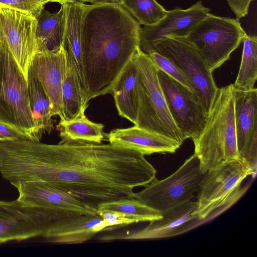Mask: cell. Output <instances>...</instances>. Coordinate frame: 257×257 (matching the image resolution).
Segmentation results:
<instances>
[{
    "label": "cell",
    "instance_id": "1",
    "mask_svg": "<svg viewBox=\"0 0 257 257\" xmlns=\"http://www.w3.org/2000/svg\"><path fill=\"white\" fill-rule=\"evenodd\" d=\"M0 173L13 186L45 182L97 209L133 197L135 188L156 178L157 171L139 152L110 143L11 140L0 141Z\"/></svg>",
    "mask_w": 257,
    "mask_h": 257
},
{
    "label": "cell",
    "instance_id": "2",
    "mask_svg": "<svg viewBox=\"0 0 257 257\" xmlns=\"http://www.w3.org/2000/svg\"><path fill=\"white\" fill-rule=\"evenodd\" d=\"M140 24L120 4L87 5L81 23L87 98L110 93L119 75L140 48Z\"/></svg>",
    "mask_w": 257,
    "mask_h": 257
},
{
    "label": "cell",
    "instance_id": "3",
    "mask_svg": "<svg viewBox=\"0 0 257 257\" xmlns=\"http://www.w3.org/2000/svg\"><path fill=\"white\" fill-rule=\"evenodd\" d=\"M192 140L194 154L203 173L223 163L240 158L236 144L232 84L218 88L203 128Z\"/></svg>",
    "mask_w": 257,
    "mask_h": 257
},
{
    "label": "cell",
    "instance_id": "4",
    "mask_svg": "<svg viewBox=\"0 0 257 257\" xmlns=\"http://www.w3.org/2000/svg\"><path fill=\"white\" fill-rule=\"evenodd\" d=\"M133 58L138 72L140 96L135 125L170 137L182 145L184 140L168 107L159 80V68L140 48Z\"/></svg>",
    "mask_w": 257,
    "mask_h": 257
},
{
    "label": "cell",
    "instance_id": "5",
    "mask_svg": "<svg viewBox=\"0 0 257 257\" xmlns=\"http://www.w3.org/2000/svg\"><path fill=\"white\" fill-rule=\"evenodd\" d=\"M254 170L241 158L223 163L205 173L197 192L196 213L205 222L230 208L243 195L244 179Z\"/></svg>",
    "mask_w": 257,
    "mask_h": 257
},
{
    "label": "cell",
    "instance_id": "6",
    "mask_svg": "<svg viewBox=\"0 0 257 257\" xmlns=\"http://www.w3.org/2000/svg\"><path fill=\"white\" fill-rule=\"evenodd\" d=\"M0 121L27 132L39 142L34 121L27 80L11 54L0 46Z\"/></svg>",
    "mask_w": 257,
    "mask_h": 257
},
{
    "label": "cell",
    "instance_id": "7",
    "mask_svg": "<svg viewBox=\"0 0 257 257\" xmlns=\"http://www.w3.org/2000/svg\"><path fill=\"white\" fill-rule=\"evenodd\" d=\"M239 20L208 13L185 38L213 72L228 60L246 35Z\"/></svg>",
    "mask_w": 257,
    "mask_h": 257
},
{
    "label": "cell",
    "instance_id": "8",
    "mask_svg": "<svg viewBox=\"0 0 257 257\" xmlns=\"http://www.w3.org/2000/svg\"><path fill=\"white\" fill-rule=\"evenodd\" d=\"M206 173L193 154L168 177L155 178L133 197L162 213L192 200L200 188Z\"/></svg>",
    "mask_w": 257,
    "mask_h": 257
},
{
    "label": "cell",
    "instance_id": "9",
    "mask_svg": "<svg viewBox=\"0 0 257 257\" xmlns=\"http://www.w3.org/2000/svg\"><path fill=\"white\" fill-rule=\"evenodd\" d=\"M185 74L208 112L218 87L206 62L196 48L185 38H166L154 46Z\"/></svg>",
    "mask_w": 257,
    "mask_h": 257
},
{
    "label": "cell",
    "instance_id": "10",
    "mask_svg": "<svg viewBox=\"0 0 257 257\" xmlns=\"http://www.w3.org/2000/svg\"><path fill=\"white\" fill-rule=\"evenodd\" d=\"M63 218L57 212L27 206L18 199L0 200V245L44 237L51 226Z\"/></svg>",
    "mask_w": 257,
    "mask_h": 257
},
{
    "label": "cell",
    "instance_id": "11",
    "mask_svg": "<svg viewBox=\"0 0 257 257\" xmlns=\"http://www.w3.org/2000/svg\"><path fill=\"white\" fill-rule=\"evenodd\" d=\"M37 20L0 5V46L12 55L26 79L37 53Z\"/></svg>",
    "mask_w": 257,
    "mask_h": 257
},
{
    "label": "cell",
    "instance_id": "12",
    "mask_svg": "<svg viewBox=\"0 0 257 257\" xmlns=\"http://www.w3.org/2000/svg\"><path fill=\"white\" fill-rule=\"evenodd\" d=\"M158 75L170 113L184 141L195 138L203 128L207 115L200 99L159 69Z\"/></svg>",
    "mask_w": 257,
    "mask_h": 257
},
{
    "label": "cell",
    "instance_id": "13",
    "mask_svg": "<svg viewBox=\"0 0 257 257\" xmlns=\"http://www.w3.org/2000/svg\"><path fill=\"white\" fill-rule=\"evenodd\" d=\"M209 11L199 1L188 9L177 7L168 11L157 24L141 28L140 49L149 54L157 42L166 38L186 37Z\"/></svg>",
    "mask_w": 257,
    "mask_h": 257
},
{
    "label": "cell",
    "instance_id": "14",
    "mask_svg": "<svg viewBox=\"0 0 257 257\" xmlns=\"http://www.w3.org/2000/svg\"><path fill=\"white\" fill-rule=\"evenodd\" d=\"M14 186L18 191L17 199L27 206L54 211L65 217L97 214L96 208L45 182H26Z\"/></svg>",
    "mask_w": 257,
    "mask_h": 257
},
{
    "label": "cell",
    "instance_id": "15",
    "mask_svg": "<svg viewBox=\"0 0 257 257\" xmlns=\"http://www.w3.org/2000/svg\"><path fill=\"white\" fill-rule=\"evenodd\" d=\"M236 144L239 157L255 171L257 160V89L233 88Z\"/></svg>",
    "mask_w": 257,
    "mask_h": 257
},
{
    "label": "cell",
    "instance_id": "16",
    "mask_svg": "<svg viewBox=\"0 0 257 257\" xmlns=\"http://www.w3.org/2000/svg\"><path fill=\"white\" fill-rule=\"evenodd\" d=\"M196 209V201L191 200L162 212L161 218L150 221L142 230L125 235L105 236L101 239H152L174 237L203 223L199 219Z\"/></svg>",
    "mask_w": 257,
    "mask_h": 257
},
{
    "label": "cell",
    "instance_id": "17",
    "mask_svg": "<svg viewBox=\"0 0 257 257\" xmlns=\"http://www.w3.org/2000/svg\"><path fill=\"white\" fill-rule=\"evenodd\" d=\"M67 67V57L62 47L56 52L36 54L29 69V72L39 81L49 98L52 116L61 114L62 87Z\"/></svg>",
    "mask_w": 257,
    "mask_h": 257
},
{
    "label": "cell",
    "instance_id": "18",
    "mask_svg": "<svg viewBox=\"0 0 257 257\" xmlns=\"http://www.w3.org/2000/svg\"><path fill=\"white\" fill-rule=\"evenodd\" d=\"M106 136L110 144L137 151L145 156L155 153L173 154L181 146L174 139L136 125L114 129Z\"/></svg>",
    "mask_w": 257,
    "mask_h": 257
},
{
    "label": "cell",
    "instance_id": "19",
    "mask_svg": "<svg viewBox=\"0 0 257 257\" xmlns=\"http://www.w3.org/2000/svg\"><path fill=\"white\" fill-rule=\"evenodd\" d=\"M86 6L75 0L66 4V25L62 48L68 61L75 69L84 101L88 104L84 76L81 40L82 19Z\"/></svg>",
    "mask_w": 257,
    "mask_h": 257
},
{
    "label": "cell",
    "instance_id": "20",
    "mask_svg": "<svg viewBox=\"0 0 257 257\" xmlns=\"http://www.w3.org/2000/svg\"><path fill=\"white\" fill-rule=\"evenodd\" d=\"M102 218L98 214L64 217L56 221L44 238L58 243H78L91 239L103 230Z\"/></svg>",
    "mask_w": 257,
    "mask_h": 257
},
{
    "label": "cell",
    "instance_id": "21",
    "mask_svg": "<svg viewBox=\"0 0 257 257\" xmlns=\"http://www.w3.org/2000/svg\"><path fill=\"white\" fill-rule=\"evenodd\" d=\"M110 93L118 114L136 124L140 103L139 84L138 69L133 58L119 75Z\"/></svg>",
    "mask_w": 257,
    "mask_h": 257
},
{
    "label": "cell",
    "instance_id": "22",
    "mask_svg": "<svg viewBox=\"0 0 257 257\" xmlns=\"http://www.w3.org/2000/svg\"><path fill=\"white\" fill-rule=\"evenodd\" d=\"M66 18V4L60 10L50 13L45 8L37 20L36 54L53 53L62 47Z\"/></svg>",
    "mask_w": 257,
    "mask_h": 257
},
{
    "label": "cell",
    "instance_id": "23",
    "mask_svg": "<svg viewBox=\"0 0 257 257\" xmlns=\"http://www.w3.org/2000/svg\"><path fill=\"white\" fill-rule=\"evenodd\" d=\"M104 125L90 120L85 113L71 120L60 119L57 125L61 142L83 141L100 144L106 134Z\"/></svg>",
    "mask_w": 257,
    "mask_h": 257
},
{
    "label": "cell",
    "instance_id": "24",
    "mask_svg": "<svg viewBox=\"0 0 257 257\" xmlns=\"http://www.w3.org/2000/svg\"><path fill=\"white\" fill-rule=\"evenodd\" d=\"M30 105L37 131L50 134L53 128L49 98L39 81L29 72L28 79Z\"/></svg>",
    "mask_w": 257,
    "mask_h": 257
},
{
    "label": "cell",
    "instance_id": "25",
    "mask_svg": "<svg viewBox=\"0 0 257 257\" xmlns=\"http://www.w3.org/2000/svg\"><path fill=\"white\" fill-rule=\"evenodd\" d=\"M86 104L75 69L67 60L66 75L62 87L61 119L71 120L85 113Z\"/></svg>",
    "mask_w": 257,
    "mask_h": 257
},
{
    "label": "cell",
    "instance_id": "26",
    "mask_svg": "<svg viewBox=\"0 0 257 257\" xmlns=\"http://www.w3.org/2000/svg\"><path fill=\"white\" fill-rule=\"evenodd\" d=\"M111 210L133 220L134 223L152 221L162 217V213L134 197L120 198L99 204L97 212Z\"/></svg>",
    "mask_w": 257,
    "mask_h": 257
},
{
    "label": "cell",
    "instance_id": "27",
    "mask_svg": "<svg viewBox=\"0 0 257 257\" xmlns=\"http://www.w3.org/2000/svg\"><path fill=\"white\" fill-rule=\"evenodd\" d=\"M243 49L234 89L248 90L254 88L257 80V37L246 35L243 40Z\"/></svg>",
    "mask_w": 257,
    "mask_h": 257
},
{
    "label": "cell",
    "instance_id": "28",
    "mask_svg": "<svg viewBox=\"0 0 257 257\" xmlns=\"http://www.w3.org/2000/svg\"><path fill=\"white\" fill-rule=\"evenodd\" d=\"M119 4L144 26L157 24L168 12L156 0H120Z\"/></svg>",
    "mask_w": 257,
    "mask_h": 257
},
{
    "label": "cell",
    "instance_id": "29",
    "mask_svg": "<svg viewBox=\"0 0 257 257\" xmlns=\"http://www.w3.org/2000/svg\"><path fill=\"white\" fill-rule=\"evenodd\" d=\"M149 55L159 69L194 92L193 87L188 78L170 59L155 51L151 52Z\"/></svg>",
    "mask_w": 257,
    "mask_h": 257
},
{
    "label": "cell",
    "instance_id": "30",
    "mask_svg": "<svg viewBox=\"0 0 257 257\" xmlns=\"http://www.w3.org/2000/svg\"><path fill=\"white\" fill-rule=\"evenodd\" d=\"M49 3L47 0H0V5L27 14L36 19Z\"/></svg>",
    "mask_w": 257,
    "mask_h": 257
},
{
    "label": "cell",
    "instance_id": "31",
    "mask_svg": "<svg viewBox=\"0 0 257 257\" xmlns=\"http://www.w3.org/2000/svg\"><path fill=\"white\" fill-rule=\"evenodd\" d=\"M97 214L102 218V229L109 227L128 225L134 223V221L123 215L114 211L104 210L97 212Z\"/></svg>",
    "mask_w": 257,
    "mask_h": 257
},
{
    "label": "cell",
    "instance_id": "32",
    "mask_svg": "<svg viewBox=\"0 0 257 257\" xmlns=\"http://www.w3.org/2000/svg\"><path fill=\"white\" fill-rule=\"evenodd\" d=\"M11 140H27L36 141L30 134L0 121V141Z\"/></svg>",
    "mask_w": 257,
    "mask_h": 257
},
{
    "label": "cell",
    "instance_id": "33",
    "mask_svg": "<svg viewBox=\"0 0 257 257\" xmlns=\"http://www.w3.org/2000/svg\"><path fill=\"white\" fill-rule=\"evenodd\" d=\"M236 18L240 20L248 13L250 3L254 0H226Z\"/></svg>",
    "mask_w": 257,
    "mask_h": 257
},
{
    "label": "cell",
    "instance_id": "34",
    "mask_svg": "<svg viewBox=\"0 0 257 257\" xmlns=\"http://www.w3.org/2000/svg\"><path fill=\"white\" fill-rule=\"evenodd\" d=\"M49 3L50 2H57L61 5L66 4L67 3L72 2L74 0H47Z\"/></svg>",
    "mask_w": 257,
    "mask_h": 257
},
{
    "label": "cell",
    "instance_id": "35",
    "mask_svg": "<svg viewBox=\"0 0 257 257\" xmlns=\"http://www.w3.org/2000/svg\"><path fill=\"white\" fill-rule=\"evenodd\" d=\"M81 3H90L91 4H93L94 3H95L97 1H99V0H75Z\"/></svg>",
    "mask_w": 257,
    "mask_h": 257
},
{
    "label": "cell",
    "instance_id": "36",
    "mask_svg": "<svg viewBox=\"0 0 257 257\" xmlns=\"http://www.w3.org/2000/svg\"><path fill=\"white\" fill-rule=\"evenodd\" d=\"M105 1L108 2H110V3H117L119 4L120 2V0H105Z\"/></svg>",
    "mask_w": 257,
    "mask_h": 257
}]
</instances>
